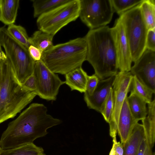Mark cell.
<instances>
[{
  "instance_id": "obj_1",
  "label": "cell",
  "mask_w": 155,
  "mask_h": 155,
  "mask_svg": "<svg viewBox=\"0 0 155 155\" xmlns=\"http://www.w3.org/2000/svg\"><path fill=\"white\" fill-rule=\"evenodd\" d=\"M43 104L34 103L15 120L8 124L2 133L0 143L2 150L8 149L33 142L45 136L47 130L60 124L61 121L47 113Z\"/></svg>"
},
{
  "instance_id": "obj_2",
  "label": "cell",
  "mask_w": 155,
  "mask_h": 155,
  "mask_svg": "<svg viewBox=\"0 0 155 155\" xmlns=\"http://www.w3.org/2000/svg\"><path fill=\"white\" fill-rule=\"evenodd\" d=\"M84 38L87 45L86 61L99 80L115 76L118 69L111 28L106 26L90 30Z\"/></svg>"
},
{
  "instance_id": "obj_3",
  "label": "cell",
  "mask_w": 155,
  "mask_h": 155,
  "mask_svg": "<svg viewBox=\"0 0 155 155\" xmlns=\"http://www.w3.org/2000/svg\"><path fill=\"white\" fill-rule=\"evenodd\" d=\"M36 95L18 81L7 57L0 75V124L15 116Z\"/></svg>"
},
{
  "instance_id": "obj_4",
  "label": "cell",
  "mask_w": 155,
  "mask_h": 155,
  "mask_svg": "<svg viewBox=\"0 0 155 155\" xmlns=\"http://www.w3.org/2000/svg\"><path fill=\"white\" fill-rule=\"evenodd\" d=\"M87 45L84 38H78L53 45L43 52L41 60L55 73L66 74L86 61Z\"/></svg>"
},
{
  "instance_id": "obj_5",
  "label": "cell",
  "mask_w": 155,
  "mask_h": 155,
  "mask_svg": "<svg viewBox=\"0 0 155 155\" xmlns=\"http://www.w3.org/2000/svg\"><path fill=\"white\" fill-rule=\"evenodd\" d=\"M0 45L11 63L16 77L22 84L32 74L35 61L28 49L13 38L5 26L0 28Z\"/></svg>"
},
{
  "instance_id": "obj_6",
  "label": "cell",
  "mask_w": 155,
  "mask_h": 155,
  "mask_svg": "<svg viewBox=\"0 0 155 155\" xmlns=\"http://www.w3.org/2000/svg\"><path fill=\"white\" fill-rule=\"evenodd\" d=\"M139 5L124 12L119 17L130 46L132 61L134 63L146 49L148 30Z\"/></svg>"
},
{
  "instance_id": "obj_7",
  "label": "cell",
  "mask_w": 155,
  "mask_h": 155,
  "mask_svg": "<svg viewBox=\"0 0 155 155\" xmlns=\"http://www.w3.org/2000/svg\"><path fill=\"white\" fill-rule=\"evenodd\" d=\"M80 0H70L37 19L39 30L54 35L63 27L79 17Z\"/></svg>"
},
{
  "instance_id": "obj_8",
  "label": "cell",
  "mask_w": 155,
  "mask_h": 155,
  "mask_svg": "<svg viewBox=\"0 0 155 155\" xmlns=\"http://www.w3.org/2000/svg\"><path fill=\"white\" fill-rule=\"evenodd\" d=\"M114 12L110 0H80L79 17L90 30L106 26Z\"/></svg>"
},
{
  "instance_id": "obj_9",
  "label": "cell",
  "mask_w": 155,
  "mask_h": 155,
  "mask_svg": "<svg viewBox=\"0 0 155 155\" xmlns=\"http://www.w3.org/2000/svg\"><path fill=\"white\" fill-rule=\"evenodd\" d=\"M35 81L37 95L47 101H55L61 85L65 84L58 74L50 70L40 60L35 62L33 73Z\"/></svg>"
},
{
  "instance_id": "obj_10",
  "label": "cell",
  "mask_w": 155,
  "mask_h": 155,
  "mask_svg": "<svg viewBox=\"0 0 155 155\" xmlns=\"http://www.w3.org/2000/svg\"><path fill=\"white\" fill-rule=\"evenodd\" d=\"M133 75L130 71H120L116 75L113 84L114 108L109 123V133L113 137L117 133V127L121 109L130 91Z\"/></svg>"
},
{
  "instance_id": "obj_11",
  "label": "cell",
  "mask_w": 155,
  "mask_h": 155,
  "mask_svg": "<svg viewBox=\"0 0 155 155\" xmlns=\"http://www.w3.org/2000/svg\"><path fill=\"white\" fill-rule=\"evenodd\" d=\"M130 72L155 94V51L146 48Z\"/></svg>"
},
{
  "instance_id": "obj_12",
  "label": "cell",
  "mask_w": 155,
  "mask_h": 155,
  "mask_svg": "<svg viewBox=\"0 0 155 155\" xmlns=\"http://www.w3.org/2000/svg\"><path fill=\"white\" fill-rule=\"evenodd\" d=\"M111 28L120 71H130L132 62L130 46L122 23L119 18Z\"/></svg>"
},
{
  "instance_id": "obj_13",
  "label": "cell",
  "mask_w": 155,
  "mask_h": 155,
  "mask_svg": "<svg viewBox=\"0 0 155 155\" xmlns=\"http://www.w3.org/2000/svg\"><path fill=\"white\" fill-rule=\"evenodd\" d=\"M115 77L100 80L91 95L84 93V99L89 108L101 113L110 89L112 88Z\"/></svg>"
},
{
  "instance_id": "obj_14",
  "label": "cell",
  "mask_w": 155,
  "mask_h": 155,
  "mask_svg": "<svg viewBox=\"0 0 155 155\" xmlns=\"http://www.w3.org/2000/svg\"><path fill=\"white\" fill-rule=\"evenodd\" d=\"M127 96L124 101L118 121L117 133L123 145L130 135L135 125L138 121L132 115L127 101Z\"/></svg>"
},
{
  "instance_id": "obj_15",
  "label": "cell",
  "mask_w": 155,
  "mask_h": 155,
  "mask_svg": "<svg viewBox=\"0 0 155 155\" xmlns=\"http://www.w3.org/2000/svg\"><path fill=\"white\" fill-rule=\"evenodd\" d=\"M145 134L143 125L137 123L133 128L129 137L123 145V155H137Z\"/></svg>"
},
{
  "instance_id": "obj_16",
  "label": "cell",
  "mask_w": 155,
  "mask_h": 155,
  "mask_svg": "<svg viewBox=\"0 0 155 155\" xmlns=\"http://www.w3.org/2000/svg\"><path fill=\"white\" fill-rule=\"evenodd\" d=\"M88 75L81 67L77 68L65 74V84L71 90L85 93Z\"/></svg>"
},
{
  "instance_id": "obj_17",
  "label": "cell",
  "mask_w": 155,
  "mask_h": 155,
  "mask_svg": "<svg viewBox=\"0 0 155 155\" xmlns=\"http://www.w3.org/2000/svg\"><path fill=\"white\" fill-rule=\"evenodd\" d=\"M19 0H0V21L6 25L15 22Z\"/></svg>"
},
{
  "instance_id": "obj_18",
  "label": "cell",
  "mask_w": 155,
  "mask_h": 155,
  "mask_svg": "<svg viewBox=\"0 0 155 155\" xmlns=\"http://www.w3.org/2000/svg\"><path fill=\"white\" fill-rule=\"evenodd\" d=\"M127 99L130 112L135 120L139 121L147 117L148 114L147 103L143 100L131 92Z\"/></svg>"
},
{
  "instance_id": "obj_19",
  "label": "cell",
  "mask_w": 155,
  "mask_h": 155,
  "mask_svg": "<svg viewBox=\"0 0 155 155\" xmlns=\"http://www.w3.org/2000/svg\"><path fill=\"white\" fill-rule=\"evenodd\" d=\"M54 35L38 30L35 31L29 41L31 45L39 49L42 52L50 48L53 45Z\"/></svg>"
},
{
  "instance_id": "obj_20",
  "label": "cell",
  "mask_w": 155,
  "mask_h": 155,
  "mask_svg": "<svg viewBox=\"0 0 155 155\" xmlns=\"http://www.w3.org/2000/svg\"><path fill=\"white\" fill-rule=\"evenodd\" d=\"M70 0H33V16L38 18L57 7L69 2Z\"/></svg>"
},
{
  "instance_id": "obj_21",
  "label": "cell",
  "mask_w": 155,
  "mask_h": 155,
  "mask_svg": "<svg viewBox=\"0 0 155 155\" xmlns=\"http://www.w3.org/2000/svg\"><path fill=\"white\" fill-rule=\"evenodd\" d=\"M0 155H45L43 148L33 143L16 147L3 150Z\"/></svg>"
},
{
  "instance_id": "obj_22",
  "label": "cell",
  "mask_w": 155,
  "mask_h": 155,
  "mask_svg": "<svg viewBox=\"0 0 155 155\" xmlns=\"http://www.w3.org/2000/svg\"><path fill=\"white\" fill-rule=\"evenodd\" d=\"M139 5L148 29H155V1L143 0Z\"/></svg>"
},
{
  "instance_id": "obj_23",
  "label": "cell",
  "mask_w": 155,
  "mask_h": 155,
  "mask_svg": "<svg viewBox=\"0 0 155 155\" xmlns=\"http://www.w3.org/2000/svg\"><path fill=\"white\" fill-rule=\"evenodd\" d=\"M130 91L141 98L147 104L152 101L153 92L142 84L134 75L133 76Z\"/></svg>"
},
{
  "instance_id": "obj_24",
  "label": "cell",
  "mask_w": 155,
  "mask_h": 155,
  "mask_svg": "<svg viewBox=\"0 0 155 155\" xmlns=\"http://www.w3.org/2000/svg\"><path fill=\"white\" fill-rule=\"evenodd\" d=\"M7 29L13 38L28 49L31 45L29 41V37L24 27L12 24L8 25Z\"/></svg>"
},
{
  "instance_id": "obj_25",
  "label": "cell",
  "mask_w": 155,
  "mask_h": 155,
  "mask_svg": "<svg viewBox=\"0 0 155 155\" xmlns=\"http://www.w3.org/2000/svg\"><path fill=\"white\" fill-rule=\"evenodd\" d=\"M143 0H110L114 11L120 16L139 5Z\"/></svg>"
},
{
  "instance_id": "obj_26",
  "label": "cell",
  "mask_w": 155,
  "mask_h": 155,
  "mask_svg": "<svg viewBox=\"0 0 155 155\" xmlns=\"http://www.w3.org/2000/svg\"><path fill=\"white\" fill-rule=\"evenodd\" d=\"M114 108L113 91L112 88L110 90L109 94L105 102L101 112L106 121L109 123Z\"/></svg>"
},
{
  "instance_id": "obj_27",
  "label": "cell",
  "mask_w": 155,
  "mask_h": 155,
  "mask_svg": "<svg viewBox=\"0 0 155 155\" xmlns=\"http://www.w3.org/2000/svg\"><path fill=\"white\" fill-rule=\"evenodd\" d=\"M145 133L137 155H155L152 151L154 144L151 142L148 134L145 131Z\"/></svg>"
},
{
  "instance_id": "obj_28",
  "label": "cell",
  "mask_w": 155,
  "mask_h": 155,
  "mask_svg": "<svg viewBox=\"0 0 155 155\" xmlns=\"http://www.w3.org/2000/svg\"><path fill=\"white\" fill-rule=\"evenodd\" d=\"M99 80L98 78L95 74L88 76L85 92L89 95H91L95 90Z\"/></svg>"
},
{
  "instance_id": "obj_29",
  "label": "cell",
  "mask_w": 155,
  "mask_h": 155,
  "mask_svg": "<svg viewBox=\"0 0 155 155\" xmlns=\"http://www.w3.org/2000/svg\"><path fill=\"white\" fill-rule=\"evenodd\" d=\"M146 48L155 51V29H149L148 30Z\"/></svg>"
},
{
  "instance_id": "obj_30",
  "label": "cell",
  "mask_w": 155,
  "mask_h": 155,
  "mask_svg": "<svg viewBox=\"0 0 155 155\" xmlns=\"http://www.w3.org/2000/svg\"><path fill=\"white\" fill-rule=\"evenodd\" d=\"M113 145L109 155H123L124 148L122 144L117 140L116 136L113 137Z\"/></svg>"
},
{
  "instance_id": "obj_31",
  "label": "cell",
  "mask_w": 155,
  "mask_h": 155,
  "mask_svg": "<svg viewBox=\"0 0 155 155\" xmlns=\"http://www.w3.org/2000/svg\"><path fill=\"white\" fill-rule=\"evenodd\" d=\"M28 50L31 57L35 61L41 60L42 52L39 49L31 45Z\"/></svg>"
},
{
  "instance_id": "obj_32",
  "label": "cell",
  "mask_w": 155,
  "mask_h": 155,
  "mask_svg": "<svg viewBox=\"0 0 155 155\" xmlns=\"http://www.w3.org/2000/svg\"><path fill=\"white\" fill-rule=\"evenodd\" d=\"M22 84L28 90L35 91L36 89V84L35 78L33 74Z\"/></svg>"
},
{
  "instance_id": "obj_33",
  "label": "cell",
  "mask_w": 155,
  "mask_h": 155,
  "mask_svg": "<svg viewBox=\"0 0 155 155\" xmlns=\"http://www.w3.org/2000/svg\"><path fill=\"white\" fill-rule=\"evenodd\" d=\"M7 58L5 53L2 51L1 48L0 47V75L3 63Z\"/></svg>"
},
{
  "instance_id": "obj_34",
  "label": "cell",
  "mask_w": 155,
  "mask_h": 155,
  "mask_svg": "<svg viewBox=\"0 0 155 155\" xmlns=\"http://www.w3.org/2000/svg\"><path fill=\"white\" fill-rule=\"evenodd\" d=\"M3 150H2V149L1 148V145H0V155L2 153V152L3 151Z\"/></svg>"
},
{
  "instance_id": "obj_35",
  "label": "cell",
  "mask_w": 155,
  "mask_h": 155,
  "mask_svg": "<svg viewBox=\"0 0 155 155\" xmlns=\"http://www.w3.org/2000/svg\"><path fill=\"white\" fill-rule=\"evenodd\" d=\"M0 47H1V45H0Z\"/></svg>"
}]
</instances>
